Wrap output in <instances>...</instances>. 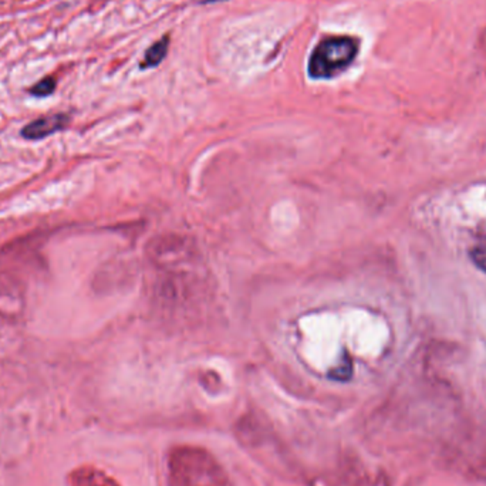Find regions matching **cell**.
<instances>
[{
    "label": "cell",
    "mask_w": 486,
    "mask_h": 486,
    "mask_svg": "<svg viewBox=\"0 0 486 486\" xmlns=\"http://www.w3.org/2000/svg\"><path fill=\"white\" fill-rule=\"evenodd\" d=\"M170 486H231L228 473L211 452L201 446L182 445L168 458Z\"/></svg>",
    "instance_id": "cell-1"
},
{
    "label": "cell",
    "mask_w": 486,
    "mask_h": 486,
    "mask_svg": "<svg viewBox=\"0 0 486 486\" xmlns=\"http://www.w3.org/2000/svg\"><path fill=\"white\" fill-rule=\"evenodd\" d=\"M360 51V42L351 36H327L313 49L307 73L313 80H330L346 72Z\"/></svg>",
    "instance_id": "cell-2"
},
{
    "label": "cell",
    "mask_w": 486,
    "mask_h": 486,
    "mask_svg": "<svg viewBox=\"0 0 486 486\" xmlns=\"http://www.w3.org/2000/svg\"><path fill=\"white\" fill-rule=\"evenodd\" d=\"M70 122V117L64 113L50 114L30 121L22 128V137L29 141H39L47 138L58 131H63Z\"/></svg>",
    "instance_id": "cell-3"
},
{
    "label": "cell",
    "mask_w": 486,
    "mask_h": 486,
    "mask_svg": "<svg viewBox=\"0 0 486 486\" xmlns=\"http://www.w3.org/2000/svg\"><path fill=\"white\" fill-rule=\"evenodd\" d=\"M69 482L70 486H120L114 478L90 465L73 471L69 476Z\"/></svg>",
    "instance_id": "cell-4"
},
{
    "label": "cell",
    "mask_w": 486,
    "mask_h": 486,
    "mask_svg": "<svg viewBox=\"0 0 486 486\" xmlns=\"http://www.w3.org/2000/svg\"><path fill=\"white\" fill-rule=\"evenodd\" d=\"M168 49H170V36H164V38H161L159 40H156L152 46H149L147 49V51L144 54V60L140 64L141 69L156 67L158 64H161L167 57Z\"/></svg>",
    "instance_id": "cell-5"
},
{
    "label": "cell",
    "mask_w": 486,
    "mask_h": 486,
    "mask_svg": "<svg viewBox=\"0 0 486 486\" xmlns=\"http://www.w3.org/2000/svg\"><path fill=\"white\" fill-rule=\"evenodd\" d=\"M56 87H57V80L51 76H47L39 80L35 86H31L29 88V92L33 97H36V99H44V97H49L56 91Z\"/></svg>",
    "instance_id": "cell-6"
},
{
    "label": "cell",
    "mask_w": 486,
    "mask_h": 486,
    "mask_svg": "<svg viewBox=\"0 0 486 486\" xmlns=\"http://www.w3.org/2000/svg\"><path fill=\"white\" fill-rule=\"evenodd\" d=\"M475 262L479 265V268L486 270V248L485 249H478L473 254Z\"/></svg>",
    "instance_id": "cell-7"
},
{
    "label": "cell",
    "mask_w": 486,
    "mask_h": 486,
    "mask_svg": "<svg viewBox=\"0 0 486 486\" xmlns=\"http://www.w3.org/2000/svg\"><path fill=\"white\" fill-rule=\"evenodd\" d=\"M218 2H225V0H200V3L206 5V3H218Z\"/></svg>",
    "instance_id": "cell-8"
}]
</instances>
